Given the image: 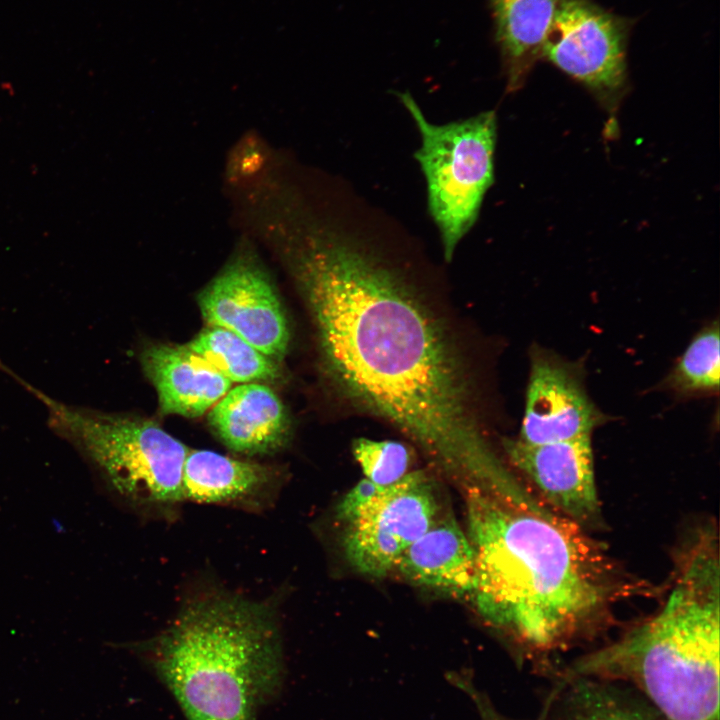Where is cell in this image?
Masks as SVG:
<instances>
[{
  "label": "cell",
  "instance_id": "cell-22",
  "mask_svg": "<svg viewBox=\"0 0 720 720\" xmlns=\"http://www.w3.org/2000/svg\"><path fill=\"white\" fill-rule=\"evenodd\" d=\"M459 688L463 689L475 702L481 720H507L494 708L489 699L477 691L473 684L464 677L454 676L451 680Z\"/></svg>",
  "mask_w": 720,
  "mask_h": 720
},
{
  "label": "cell",
  "instance_id": "cell-9",
  "mask_svg": "<svg viewBox=\"0 0 720 720\" xmlns=\"http://www.w3.org/2000/svg\"><path fill=\"white\" fill-rule=\"evenodd\" d=\"M629 29L592 0H557L541 56L595 93L615 95L627 79Z\"/></svg>",
  "mask_w": 720,
  "mask_h": 720
},
{
  "label": "cell",
  "instance_id": "cell-14",
  "mask_svg": "<svg viewBox=\"0 0 720 720\" xmlns=\"http://www.w3.org/2000/svg\"><path fill=\"white\" fill-rule=\"evenodd\" d=\"M141 363L163 414L201 416L231 389L232 383L187 345H150Z\"/></svg>",
  "mask_w": 720,
  "mask_h": 720
},
{
  "label": "cell",
  "instance_id": "cell-19",
  "mask_svg": "<svg viewBox=\"0 0 720 720\" xmlns=\"http://www.w3.org/2000/svg\"><path fill=\"white\" fill-rule=\"evenodd\" d=\"M719 338L717 320L702 328L667 375L664 386L680 396L717 393L720 379Z\"/></svg>",
  "mask_w": 720,
  "mask_h": 720
},
{
  "label": "cell",
  "instance_id": "cell-4",
  "mask_svg": "<svg viewBox=\"0 0 720 720\" xmlns=\"http://www.w3.org/2000/svg\"><path fill=\"white\" fill-rule=\"evenodd\" d=\"M138 650L187 720H256L283 682L272 605L227 592L189 600Z\"/></svg>",
  "mask_w": 720,
  "mask_h": 720
},
{
  "label": "cell",
  "instance_id": "cell-3",
  "mask_svg": "<svg viewBox=\"0 0 720 720\" xmlns=\"http://www.w3.org/2000/svg\"><path fill=\"white\" fill-rule=\"evenodd\" d=\"M720 561L717 532L698 529L675 558L661 607L560 677L627 684L664 720H719Z\"/></svg>",
  "mask_w": 720,
  "mask_h": 720
},
{
  "label": "cell",
  "instance_id": "cell-17",
  "mask_svg": "<svg viewBox=\"0 0 720 720\" xmlns=\"http://www.w3.org/2000/svg\"><path fill=\"white\" fill-rule=\"evenodd\" d=\"M555 720H664L636 690L594 678L560 677Z\"/></svg>",
  "mask_w": 720,
  "mask_h": 720
},
{
  "label": "cell",
  "instance_id": "cell-15",
  "mask_svg": "<svg viewBox=\"0 0 720 720\" xmlns=\"http://www.w3.org/2000/svg\"><path fill=\"white\" fill-rule=\"evenodd\" d=\"M394 568L408 581L457 595L473 594L475 554L469 538L450 516L438 519L407 547Z\"/></svg>",
  "mask_w": 720,
  "mask_h": 720
},
{
  "label": "cell",
  "instance_id": "cell-5",
  "mask_svg": "<svg viewBox=\"0 0 720 720\" xmlns=\"http://www.w3.org/2000/svg\"><path fill=\"white\" fill-rule=\"evenodd\" d=\"M21 383L45 406L49 426L97 464L127 501L160 512L184 501L182 477L189 449L158 423L67 405Z\"/></svg>",
  "mask_w": 720,
  "mask_h": 720
},
{
  "label": "cell",
  "instance_id": "cell-11",
  "mask_svg": "<svg viewBox=\"0 0 720 720\" xmlns=\"http://www.w3.org/2000/svg\"><path fill=\"white\" fill-rule=\"evenodd\" d=\"M605 420L588 396L578 368L534 346L518 439L528 444L567 441L592 435Z\"/></svg>",
  "mask_w": 720,
  "mask_h": 720
},
{
  "label": "cell",
  "instance_id": "cell-20",
  "mask_svg": "<svg viewBox=\"0 0 720 720\" xmlns=\"http://www.w3.org/2000/svg\"><path fill=\"white\" fill-rule=\"evenodd\" d=\"M352 453L365 478L380 488L397 483L409 473L411 454L401 442L360 437L353 441Z\"/></svg>",
  "mask_w": 720,
  "mask_h": 720
},
{
  "label": "cell",
  "instance_id": "cell-18",
  "mask_svg": "<svg viewBox=\"0 0 720 720\" xmlns=\"http://www.w3.org/2000/svg\"><path fill=\"white\" fill-rule=\"evenodd\" d=\"M186 345L231 383L272 382L281 377L278 362L227 329L206 326Z\"/></svg>",
  "mask_w": 720,
  "mask_h": 720
},
{
  "label": "cell",
  "instance_id": "cell-7",
  "mask_svg": "<svg viewBox=\"0 0 720 720\" xmlns=\"http://www.w3.org/2000/svg\"><path fill=\"white\" fill-rule=\"evenodd\" d=\"M207 326L227 329L280 362L289 345L287 318L272 280L249 239H243L199 293Z\"/></svg>",
  "mask_w": 720,
  "mask_h": 720
},
{
  "label": "cell",
  "instance_id": "cell-8",
  "mask_svg": "<svg viewBox=\"0 0 720 720\" xmlns=\"http://www.w3.org/2000/svg\"><path fill=\"white\" fill-rule=\"evenodd\" d=\"M437 488L424 471L382 489L346 525L345 555L360 573L386 575L414 541L439 519Z\"/></svg>",
  "mask_w": 720,
  "mask_h": 720
},
{
  "label": "cell",
  "instance_id": "cell-12",
  "mask_svg": "<svg viewBox=\"0 0 720 720\" xmlns=\"http://www.w3.org/2000/svg\"><path fill=\"white\" fill-rule=\"evenodd\" d=\"M208 422L221 442L244 455H269L284 448L291 434L286 407L261 383L230 389L209 411Z\"/></svg>",
  "mask_w": 720,
  "mask_h": 720
},
{
  "label": "cell",
  "instance_id": "cell-13",
  "mask_svg": "<svg viewBox=\"0 0 720 720\" xmlns=\"http://www.w3.org/2000/svg\"><path fill=\"white\" fill-rule=\"evenodd\" d=\"M280 471L209 450H189L183 467L184 500L258 510L280 490Z\"/></svg>",
  "mask_w": 720,
  "mask_h": 720
},
{
  "label": "cell",
  "instance_id": "cell-2",
  "mask_svg": "<svg viewBox=\"0 0 720 720\" xmlns=\"http://www.w3.org/2000/svg\"><path fill=\"white\" fill-rule=\"evenodd\" d=\"M472 597L480 614L541 664L608 628L624 602L657 594L593 538L517 477L470 488Z\"/></svg>",
  "mask_w": 720,
  "mask_h": 720
},
{
  "label": "cell",
  "instance_id": "cell-16",
  "mask_svg": "<svg viewBox=\"0 0 720 720\" xmlns=\"http://www.w3.org/2000/svg\"><path fill=\"white\" fill-rule=\"evenodd\" d=\"M507 88L520 87L541 56L557 0H489Z\"/></svg>",
  "mask_w": 720,
  "mask_h": 720
},
{
  "label": "cell",
  "instance_id": "cell-21",
  "mask_svg": "<svg viewBox=\"0 0 720 720\" xmlns=\"http://www.w3.org/2000/svg\"><path fill=\"white\" fill-rule=\"evenodd\" d=\"M382 489L384 488L378 487L367 478L360 480L337 506L336 515L338 520L346 525L354 521L363 507Z\"/></svg>",
  "mask_w": 720,
  "mask_h": 720
},
{
  "label": "cell",
  "instance_id": "cell-6",
  "mask_svg": "<svg viewBox=\"0 0 720 720\" xmlns=\"http://www.w3.org/2000/svg\"><path fill=\"white\" fill-rule=\"evenodd\" d=\"M397 96L420 135L415 158L425 178L428 210L440 236L443 256L449 262L475 224L484 196L494 182L496 114L484 111L435 124L408 91Z\"/></svg>",
  "mask_w": 720,
  "mask_h": 720
},
{
  "label": "cell",
  "instance_id": "cell-1",
  "mask_svg": "<svg viewBox=\"0 0 720 720\" xmlns=\"http://www.w3.org/2000/svg\"><path fill=\"white\" fill-rule=\"evenodd\" d=\"M375 216L332 197L297 208L280 228L276 246L306 301L323 369L354 408L479 486L502 461L484 433L467 359Z\"/></svg>",
  "mask_w": 720,
  "mask_h": 720
},
{
  "label": "cell",
  "instance_id": "cell-10",
  "mask_svg": "<svg viewBox=\"0 0 720 720\" xmlns=\"http://www.w3.org/2000/svg\"><path fill=\"white\" fill-rule=\"evenodd\" d=\"M502 444L510 462L549 507L587 531L600 527L591 435L546 444L505 438Z\"/></svg>",
  "mask_w": 720,
  "mask_h": 720
}]
</instances>
